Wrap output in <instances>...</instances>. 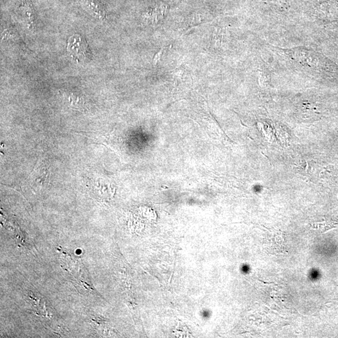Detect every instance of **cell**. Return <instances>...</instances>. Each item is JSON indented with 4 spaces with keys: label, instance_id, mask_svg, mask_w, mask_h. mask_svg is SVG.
<instances>
[{
    "label": "cell",
    "instance_id": "obj_1",
    "mask_svg": "<svg viewBox=\"0 0 338 338\" xmlns=\"http://www.w3.org/2000/svg\"><path fill=\"white\" fill-rule=\"evenodd\" d=\"M292 57L299 64L311 69L325 68L326 60L320 55L306 49H295L291 50Z\"/></svg>",
    "mask_w": 338,
    "mask_h": 338
},
{
    "label": "cell",
    "instance_id": "obj_2",
    "mask_svg": "<svg viewBox=\"0 0 338 338\" xmlns=\"http://www.w3.org/2000/svg\"><path fill=\"white\" fill-rule=\"evenodd\" d=\"M67 50L73 58L78 61L89 58L88 45L80 36L75 35L70 37L67 45Z\"/></svg>",
    "mask_w": 338,
    "mask_h": 338
},
{
    "label": "cell",
    "instance_id": "obj_3",
    "mask_svg": "<svg viewBox=\"0 0 338 338\" xmlns=\"http://www.w3.org/2000/svg\"><path fill=\"white\" fill-rule=\"evenodd\" d=\"M319 225L322 228L323 232H326V231L338 225V219L332 218H326V221L324 223H321Z\"/></svg>",
    "mask_w": 338,
    "mask_h": 338
},
{
    "label": "cell",
    "instance_id": "obj_4",
    "mask_svg": "<svg viewBox=\"0 0 338 338\" xmlns=\"http://www.w3.org/2000/svg\"><path fill=\"white\" fill-rule=\"evenodd\" d=\"M163 50H164V48L163 47L162 49L160 50L159 52H157V54L155 55L153 60L154 64H157V62L160 60V57H161L162 55Z\"/></svg>",
    "mask_w": 338,
    "mask_h": 338
}]
</instances>
